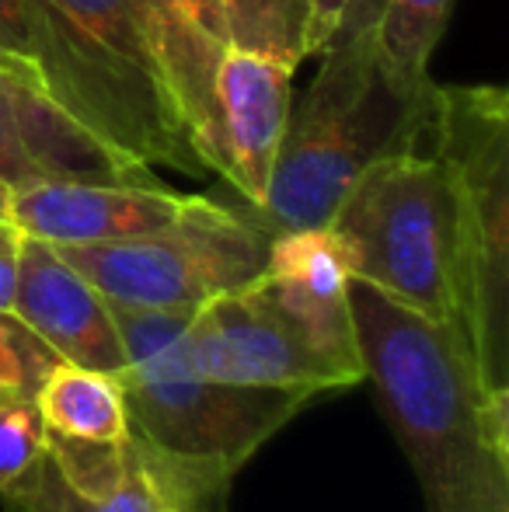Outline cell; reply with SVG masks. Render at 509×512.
<instances>
[{"instance_id": "1", "label": "cell", "mask_w": 509, "mask_h": 512, "mask_svg": "<svg viewBox=\"0 0 509 512\" xmlns=\"http://www.w3.org/2000/svg\"><path fill=\"white\" fill-rule=\"evenodd\" d=\"M356 349L426 512H509V394L489 391L454 321L349 279Z\"/></svg>"}, {"instance_id": "2", "label": "cell", "mask_w": 509, "mask_h": 512, "mask_svg": "<svg viewBox=\"0 0 509 512\" xmlns=\"http://www.w3.org/2000/svg\"><path fill=\"white\" fill-rule=\"evenodd\" d=\"M381 0H349L318 49L321 67L300 105H290L265 203L248 220L265 237L328 227L353 182L387 154L419 147L433 88L408 95L377 49Z\"/></svg>"}, {"instance_id": "3", "label": "cell", "mask_w": 509, "mask_h": 512, "mask_svg": "<svg viewBox=\"0 0 509 512\" xmlns=\"http://www.w3.org/2000/svg\"><path fill=\"white\" fill-rule=\"evenodd\" d=\"M35 88L136 164L210 175L143 0H32Z\"/></svg>"}, {"instance_id": "4", "label": "cell", "mask_w": 509, "mask_h": 512, "mask_svg": "<svg viewBox=\"0 0 509 512\" xmlns=\"http://www.w3.org/2000/svg\"><path fill=\"white\" fill-rule=\"evenodd\" d=\"M189 314L192 310L112 304L126 352L129 418L157 450L234 481L258 446L269 443V436L318 394L234 387L203 377L192 370L185 349Z\"/></svg>"}, {"instance_id": "5", "label": "cell", "mask_w": 509, "mask_h": 512, "mask_svg": "<svg viewBox=\"0 0 509 512\" xmlns=\"http://www.w3.org/2000/svg\"><path fill=\"white\" fill-rule=\"evenodd\" d=\"M429 147L457 199V324L485 387L509 394V98L503 88H433Z\"/></svg>"}, {"instance_id": "6", "label": "cell", "mask_w": 509, "mask_h": 512, "mask_svg": "<svg viewBox=\"0 0 509 512\" xmlns=\"http://www.w3.org/2000/svg\"><path fill=\"white\" fill-rule=\"evenodd\" d=\"M328 230L342 241L356 279L419 314L457 324V199L429 136L370 164Z\"/></svg>"}, {"instance_id": "7", "label": "cell", "mask_w": 509, "mask_h": 512, "mask_svg": "<svg viewBox=\"0 0 509 512\" xmlns=\"http://www.w3.org/2000/svg\"><path fill=\"white\" fill-rule=\"evenodd\" d=\"M105 300L147 310H196L255 283L269 237L245 209L192 196L171 227L98 244H53Z\"/></svg>"}, {"instance_id": "8", "label": "cell", "mask_w": 509, "mask_h": 512, "mask_svg": "<svg viewBox=\"0 0 509 512\" xmlns=\"http://www.w3.org/2000/svg\"><path fill=\"white\" fill-rule=\"evenodd\" d=\"M192 370L234 387L269 391H339L349 387L300 328L255 283L220 293L189 314L185 328Z\"/></svg>"}, {"instance_id": "9", "label": "cell", "mask_w": 509, "mask_h": 512, "mask_svg": "<svg viewBox=\"0 0 509 512\" xmlns=\"http://www.w3.org/2000/svg\"><path fill=\"white\" fill-rule=\"evenodd\" d=\"M56 474L98 512H224L231 478L157 450L140 429L123 443H81L46 432Z\"/></svg>"}, {"instance_id": "10", "label": "cell", "mask_w": 509, "mask_h": 512, "mask_svg": "<svg viewBox=\"0 0 509 512\" xmlns=\"http://www.w3.org/2000/svg\"><path fill=\"white\" fill-rule=\"evenodd\" d=\"M7 317L21 324L53 359L123 380L126 352L112 304L74 265L63 262L53 244L39 237L21 234L18 290Z\"/></svg>"}, {"instance_id": "11", "label": "cell", "mask_w": 509, "mask_h": 512, "mask_svg": "<svg viewBox=\"0 0 509 512\" xmlns=\"http://www.w3.org/2000/svg\"><path fill=\"white\" fill-rule=\"evenodd\" d=\"M349 279L353 269L342 241L335 230L318 227L272 237L258 286L353 387L363 380V363L349 310Z\"/></svg>"}, {"instance_id": "12", "label": "cell", "mask_w": 509, "mask_h": 512, "mask_svg": "<svg viewBox=\"0 0 509 512\" xmlns=\"http://www.w3.org/2000/svg\"><path fill=\"white\" fill-rule=\"evenodd\" d=\"M192 196L168 185L35 182L11 189L7 223L46 244H98L164 230Z\"/></svg>"}, {"instance_id": "13", "label": "cell", "mask_w": 509, "mask_h": 512, "mask_svg": "<svg viewBox=\"0 0 509 512\" xmlns=\"http://www.w3.org/2000/svg\"><path fill=\"white\" fill-rule=\"evenodd\" d=\"M293 70L269 56L227 49L217 67V133L224 182L248 209L265 203L272 164L293 105Z\"/></svg>"}, {"instance_id": "14", "label": "cell", "mask_w": 509, "mask_h": 512, "mask_svg": "<svg viewBox=\"0 0 509 512\" xmlns=\"http://www.w3.org/2000/svg\"><path fill=\"white\" fill-rule=\"evenodd\" d=\"M161 46L182 119L199 147L206 171L224 178V154L217 133V67L224 60L227 28L220 0H143Z\"/></svg>"}, {"instance_id": "15", "label": "cell", "mask_w": 509, "mask_h": 512, "mask_svg": "<svg viewBox=\"0 0 509 512\" xmlns=\"http://www.w3.org/2000/svg\"><path fill=\"white\" fill-rule=\"evenodd\" d=\"M32 401L53 436L81 443H123L133 432L123 380L91 366L53 359L35 380Z\"/></svg>"}, {"instance_id": "16", "label": "cell", "mask_w": 509, "mask_h": 512, "mask_svg": "<svg viewBox=\"0 0 509 512\" xmlns=\"http://www.w3.org/2000/svg\"><path fill=\"white\" fill-rule=\"evenodd\" d=\"M227 46L297 70L314 56V0H220Z\"/></svg>"}, {"instance_id": "17", "label": "cell", "mask_w": 509, "mask_h": 512, "mask_svg": "<svg viewBox=\"0 0 509 512\" xmlns=\"http://www.w3.org/2000/svg\"><path fill=\"white\" fill-rule=\"evenodd\" d=\"M454 0H381L377 14V49L384 67L408 95L429 88V60L443 39Z\"/></svg>"}, {"instance_id": "18", "label": "cell", "mask_w": 509, "mask_h": 512, "mask_svg": "<svg viewBox=\"0 0 509 512\" xmlns=\"http://www.w3.org/2000/svg\"><path fill=\"white\" fill-rule=\"evenodd\" d=\"M46 457V425L32 394L0 398V495L28 478Z\"/></svg>"}, {"instance_id": "19", "label": "cell", "mask_w": 509, "mask_h": 512, "mask_svg": "<svg viewBox=\"0 0 509 512\" xmlns=\"http://www.w3.org/2000/svg\"><path fill=\"white\" fill-rule=\"evenodd\" d=\"M42 182V171L35 168L32 154L21 136L18 119V81L0 70V185L21 189V185Z\"/></svg>"}, {"instance_id": "20", "label": "cell", "mask_w": 509, "mask_h": 512, "mask_svg": "<svg viewBox=\"0 0 509 512\" xmlns=\"http://www.w3.org/2000/svg\"><path fill=\"white\" fill-rule=\"evenodd\" d=\"M53 363L46 349L11 317H0V391L32 394L35 380Z\"/></svg>"}, {"instance_id": "21", "label": "cell", "mask_w": 509, "mask_h": 512, "mask_svg": "<svg viewBox=\"0 0 509 512\" xmlns=\"http://www.w3.org/2000/svg\"><path fill=\"white\" fill-rule=\"evenodd\" d=\"M0 70L35 88L32 0H0Z\"/></svg>"}, {"instance_id": "22", "label": "cell", "mask_w": 509, "mask_h": 512, "mask_svg": "<svg viewBox=\"0 0 509 512\" xmlns=\"http://www.w3.org/2000/svg\"><path fill=\"white\" fill-rule=\"evenodd\" d=\"M18 248L21 230L14 223L0 220V317L11 314L14 290H18Z\"/></svg>"}, {"instance_id": "23", "label": "cell", "mask_w": 509, "mask_h": 512, "mask_svg": "<svg viewBox=\"0 0 509 512\" xmlns=\"http://www.w3.org/2000/svg\"><path fill=\"white\" fill-rule=\"evenodd\" d=\"M349 0H314V53L328 42V35L335 32L342 11H346Z\"/></svg>"}, {"instance_id": "24", "label": "cell", "mask_w": 509, "mask_h": 512, "mask_svg": "<svg viewBox=\"0 0 509 512\" xmlns=\"http://www.w3.org/2000/svg\"><path fill=\"white\" fill-rule=\"evenodd\" d=\"M7 203H11V189L0 185V220H7Z\"/></svg>"}, {"instance_id": "25", "label": "cell", "mask_w": 509, "mask_h": 512, "mask_svg": "<svg viewBox=\"0 0 509 512\" xmlns=\"http://www.w3.org/2000/svg\"><path fill=\"white\" fill-rule=\"evenodd\" d=\"M4 394H7V391H0V398H4Z\"/></svg>"}]
</instances>
